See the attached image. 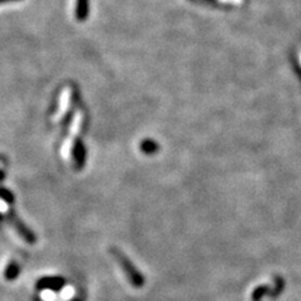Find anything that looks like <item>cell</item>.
Masks as SVG:
<instances>
[{
    "label": "cell",
    "mask_w": 301,
    "mask_h": 301,
    "mask_svg": "<svg viewBox=\"0 0 301 301\" xmlns=\"http://www.w3.org/2000/svg\"><path fill=\"white\" fill-rule=\"evenodd\" d=\"M8 218H9V222L12 223L13 227L15 229V231L18 232V235H19V236H21V237L23 238L26 243L34 245V243L37 242V236H35L34 232H33L32 230H30L29 227H28V226H26L25 223L21 220V218L18 217V215L15 214L14 211L9 212Z\"/></svg>",
    "instance_id": "cell-2"
},
{
    "label": "cell",
    "mask_w": 301,
    "mask_h": 301,
    "mask_svg": "<svg viewBox=\"0 0 301 301\" xmlns=\"http://www.w3.org/2000/svg\"><path fill=\"white\" fill-rule=\"evenodd\" d=\"M0 200H3L4 202L9 203V205H13L14 203V194L6 188L0 187Z\"/></svg>",
    "instance_id": "cell-8"
},
{
    "label": "cell",
    "mask_w": 301,
    "mask_h": 301,
    "mask_svg": "<svg viewBox=\"0 0 301 301\" xmlns=\"http://www.w3.org/2000/svg\"><path fill=\"white\" fill-rule=\"evenodd\" d=\"M281 281H282V280H281ZM281 281L279 280V285H281ZM276 291H280V286H278V287H276Z\"/></svg>",
    "instance_id": "cell-11"
},
{
    "label": "cell",
    "mask_w": 301,
    "mask_h": 301,
    "mask_svg": "<svg viewBox=\"0 0 301 301\" xmlns=\"http://www.w3.org/2000/svg\"><path fill=\"white\" fill-rule=\"evenodd\" d=\"M89 14V0L75 1V18L78 22H84Z\"/></svg>",
    "instance_id": "cell-5"
},
{
    "label": "cell",
    "mask_w": 301,
    "mask_h": 301,
    "mask_svg": "<svg viewBox=\"0 0 301 301\" xmlns=\"http://www.w3.org/2000/svg\"><path fill=\"white\" fill-rule=\"evenodd\" d=\"M3 178H4V173L3 172H0V181L3 180Z\"/></svg>",
    "instance_id": "cell-12"
},
{
    "label": "cell",
    "mask_w": 301,
    "mask_h": 301,
    "mask_svg": "<svg viewBox=\"0 0 301 301\" xmlns=\"http://www.w3.org/2000/svg\"><path fill=\"white\" fill-rule=\"evenodd\" d=\"M65 285V280L61 276H45L38 280V290H50V291H61Z\"/></svg>",
    "instance_id": "cell-4"
},
{
    "label": "cell",
    "mask_w": 301,
    "mask_h": 301,
    "mask_svg": "<svg viewBox=\"0 0 301 301\" xmlns=\"http://www.w3.org/2000/svg\"><path fill=\"white\" fill-rule=\"evenodd\" d=\"M74 301H79V300H74Z\"/></svg>",
    "instance_id": "cell-14"
},
{
    "label": "cell",
    "mask_w": 301,
    "mask_h": 301,
    "mask_svg": "<svg viewBox=\"0 0 301 301\" xmlns=\"http://www.w3.org/2000/svg\"><path fill=\"white\" fill-rule=\"evenodd\" d=\"M72 159L74 163V167L77 170H82L86 165L87 159V148L82 142V139H75L72 145Z\"/></svg>",
    "instance_id": "cell-3"
},
{
    "label": "cell",
    "mask_w": 301,
    "mask_h": 301,
    "mask_svg": "<svg viewBox=\"0 0 301 301\" xmlns=\"http://www.w3.org/2000/svg\"><path fill=\"white\" fill-rule=\"evenodd\" d=\"M19 272H21V267H19V265H18L15 261H12V262H9L8 265H6L5 271H4V278H5L6 280L12 281L18 278Z\"/></svg>",
    "instance_id": "cell-7"
},
{
    "label": "cell",
    "mask_w": 301,
    "mask_h": 301,
    "mask_svg": "<svg viewBox=\"0 0 301 301\" xmlns=\"http://www.w3.org/2000/svg\"><path fill=\"white\" fill-rule=\"evenodd\" d=\"M269 290V287L266 286H261V287H258V289L254 291V294H252V300L254 301H258L261 298H262L265 294H266V291Z\"/></svg>",
    "instance_id": "cell-9"
},
{
    "label": "cell",
    "mask_w": 301,
    "mask_h": 301,
    "mask_svg": "<svg viewBox=\"0 0 301 301\" xmlns=\"http://www.w3.org/2000/svg\"><path fill=\"white\" fill-rule=\"evenodd\" d=\"M3 218H4V216L1 214H0V222H1V220H3Z\"/></svg>",
    "instance_id": "cell-13"
},
{
    "label": "cell",
    "mask_w": 301,
    "mask_h": 301,
    "mask_svg": "<svg viewBox=\"0 0 301 301\" xmlns=\"http://www.w3.org/2000/svg\"><path fill=\"white\" fill-rule=\"evenodd\" d=\"M13 1H19V0H0V5L6 3H13Z\"/></svg>",
    "instance_id": "cell-10"
},
{
    "label": "cell",
    "mask_w": 301,
    "mask_h": 301,
    "mask_svg": "<svg viewBox=\"0 0 301 301\" xmlns=\"http://www.w3.org/2000/svg\"><path fill=\"white\" fill-rule=\"evenodd\" d=\"M110 252H112V255L114 256V258H116L119 266L122 267V270H123L125 275L127 276L128 281H129L130 284L133 285L134 287H142L143 285H145V278H143L142 274L137 270V267L134 266L133 263L130 262L129 258H128L123 252L119 251L118 249H112Z\"/></svg>",
    "instance_id": "cell-1"
},
{
    "label": "cell",
    "mask_w": 301,
    "mask_h": 301,
    "mask_svg": "<svg viewBox=\"0 0 301 301\" xmlns=\"http://www.w3.org/2000/svg\"><path fill=\"white\" fill-rule=\"evenodd\" d=\"M139 150H142L143 153L147 154V156H150V154H156L159 150V146L156 141L153 139H143L141 145H139Z\"/></svg>",
    "instance_id": "cell-6"
}]
</instances>
